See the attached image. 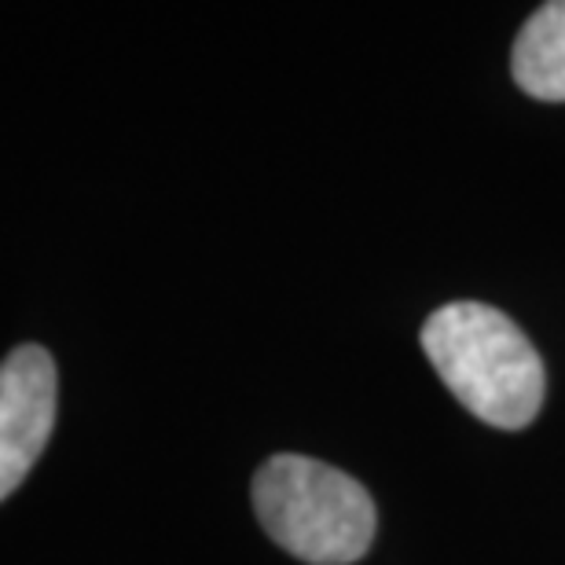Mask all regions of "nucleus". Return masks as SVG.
Here are the masks:
<instances>
[{
  "mask_svg": "<svg viewBox=\"0 0 565 565\" xmlns=\"http://www.w3.org/2000/svg\"><path fill=\"white\" fill-rule=\"evenodd\" d=\"M60 379L41 345L11 349L0 364V500L26 481L55 426Z\"/></svg>",
  "mask_w": 565,
  "mask_h": 565,
  "instance_id": "3",
  "label": "nucleus"
},
{
  "mask_svg": "<svg viewBox=\"0 0 565 565\" xmlns=\"http://www.w3.org/2000/svg\"><path fill=\"white\" fill-rule=\"evenodd\" d=\"M257 522L309 565H353L375 540V500L356 478L309 456H273L254 478Z\"/></svg>",
  "mask_w": 565,
  "mask_h": 565,
  "instance_id": "2",
  "label": "nucleus"
},
{
  "mask_svg": "<svg viewBox=\"0 0 565 565\" xmlns=\"http://www.w3.org/2000/svg\"><path fill=\"white\" fill-rule=\"evenodd\" d=\"M511 71L522 93L565 104V0L536 8L511 52Z\"/></svg>",
  "mask_w": 565,
  "mask_h": 565,
  "instance_id": "4",
  "label": "nucleus"
},
{
  "mask_svg": "<svg viewBox=\"0 0 565 565\" xmlns=\"http://www.w3.org/2000/svg\"><path fill=\"white\" fill-rule=\"evenodd\" d=\"M423 349L459 404L495 429H522L544 408V364L511 316L451 301L429 316Z\"/></svg>",
  "mask_w": 565,
  "mask_h": 565,
  "instance_id": "1",
  "label": "nucleus"
}]
</instances>
